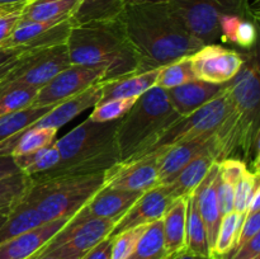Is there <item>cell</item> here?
<instances>
[{
	"label": "cell",
	"mask_w": 260,
	"mask_h": 259,
	"mask_svg": "<svg viewBox=\"0 0 260 259\" xmlns=\"http://www.w3.org/2000/svg\"><path fill=\"white\" fill-rule=\"evenodd\" d=\"M24 52L20 48H0V81L14 68L18 57Z\"/></svg>",
	"instance_id": "obj_41"
},
{
	"label": "cell",
	"mask_w": 260,
	"mask_h": 259,
	"mask_svg": "<svg viewBox=\"0 0 260 259\" xmlns=\"http://www.w3.org/2000/svg\"><path fill=\"white\" fill-rule=\"evenodd\" d=\"M112 244L113 239L108 236L90 249L81 259H112Z\"/></svg>",
	"instance_id": "obj_43"
},
{
	"label": "cell",
	"mask_w": 260,
	"mask_h": 259,
	"mask_svg": "<svg viewBox=\"0 0 260 259\" xmlns=\"http://www.w3.org/2000/svg\"><path fill=\"white\" fill-rule=\"evenodd\" d=\"M185 250L196 255L210 258L207 233L198 210L196 192L188 196L187 217H185Z\"/></svg>",
	"instance_id": "obj_25"
},
{
	"label": "cell",
	"mask_w": 260,
	"mask_h": 259,
	"mask_svg": "<svg viewBox=\"0 0 260 259\" xmlns=\"http://www.w3.org/2000/svg\"><path fill=\"white\" fill-rule=\"evenodd\" d=\"M104 185L129 192H146L159 185V155L149 154L129 161L117 163L104 172Z\"/></svg>",
	"instance_id": "obj_14"
},
{
	"label": "cell",
	"mask_w": 260,
	"mask_h": 259,
	"mask_svg": "<svg viewBox=\"0 0 260 259\" xmlns=\"http://www.w3.org/2000/svg\"><path fill=\"white\" fill-rule=\"evenodd\" d=\"M17 173H20L18 167L15 165L14 159L10 155H3L0 156V179L5 177H10Z\"/></svg>",
	"instance_id": "obj_44"
},
{
	"label": "cell",
	"mask_w": 260,
	"mask_h": 259,
	"mask_svg": "<svg viewBox=\"0 0 260 259\" xmlns=\"http://www.w3.org/2000/svg\"><path fill=\"white\" fill-rule=\"evenodd\" d=\"M141 195L103 185L65 226L73 228L91 218H121Z\"/></svg>",
	"instance_id": "obj_16"
},
{
	"label": "cell",
	"mask_w": 260,
	"mask_h": 259,
	"mask_svg": "<svg viewBox=\"0 0 260 259\" xmlns=\"http://www.w3.org/2000/svg\"><path fill=\"white\" fill-rule=\"evenodd\" d=\"M248 170L245 163L239 159H223L218 161V174L222 180L235 185L238 180Z\"/></svg>",
	"instance_id": "obj_39"
},
{
	"label": "cell",
	"mask_w": 260,
	"mask_h": 259,
	"mask_svg": "<svg viewBox=\"0 0 260 259\" xmlns=\"http://www.w3.org/2000/svg\"><path fill=\"white\" fill-rule=\"evenodd\" d=\"M259 185V173L246 170L235 184V190H234V211L235 212H238L239 215H246L251 197Z\"/></svg>",
	"instance_id": "obj_35"
},
{
	"label": "cell",
	"mask_w": 260,
	"mask_h": 259,
	"mask_svg": "<svg viewBox=\"0 0 260 259\" xmlns=\"http://www.w3.org/2000/svg\"><path fill=\"white\" fill-rule=\"evenodd\" d=\"M15 165L18 169L25 175H33L41 174L47 170L52 169L53 167L60 163V151H58L57 146H56L55 141L52 144L47 145L46 147H42L40 150H36L33 152H28L24 155H15L13 156Z\"/></svg>",
	"instance_id": "obj_29"
},
{
	"label": "cell",
	"mask_w": 260,
	"mask_h": 259,
	"mask_svg": "<svg viewBox=\"0 0 260 259\" xmlns=\"http://www.w3.org/2000/svg\"><path fill=\"white\" fill-rule=\"evenodd\" d=\"M32 259H60V258L56 255H53V254H42V255H37Z\"/></svg>",
	"instance_id": "obj_48"
},
{
	"label": "cell",
	"mask_w": 260,
	"mask_h": 259,
	"mask_svg": "<svg viewBox=\"0 0 260 259\" xmlns=\"http://www.w3.org/2000/svg\"><path fill=\"white\" fill-rule=\"evenodd\" d=\"M228 112L215 136L218 161L239 159L259 173L260 81L256 56L245 55L243 68L226 83Z\"/></svg>",
	"instance_id": "obj_2"
},
{
	"label": "cell",
	"mask_w": 260,
	"mask_h": 259,
	"mask_svg": "<svg viewBox=\"0 0 260 259\" xmlns=\"http://www.w3.org/2000/svg\"><path fill=\"white\" fill-rule=\"evenodd\" d=\"M55 106H30L19 112L0 116V142L9 139V137L18 134V132L23 131L25 127H28L33 122L37 121L38 118H41L43 114L51 111Z\"/></svg>",
	"instance_id": "obj_31"
},
{
	"label": "cell",
	"mask_w": 260,
	"mask_h": 259,
	"mask_svg": "<svg viewBox=\"0 0 260 259\" xmlns=\"http://www.w3.org/2000/svg\"><path fill=\"white\" fill-rule=\"evenodd\" d=\"M172 256L168 255L165 250L162 220H157L146 225L134 251L127 259H170Z\"/></svg>",
	"instance_id": "obj_27"
},
{
	"label": "cell",
	"mask_w": 260,
	"mask_h": 259,
	"mask_svg": "<svg viewBox=\"0 0 260 259\" xmlns=\"http://www.w3.org/2000/svg\"><path fill=\"white\" fill-rule=\"evenodd\" d=\"M218 177V161H216L210 168L206 174L205 179L201 182L194 189L197 196V205L200 210L201 217L205 223L206 233H207V241L210 246V258L213 248H215L216 238H217L218 228L221 222L220 210H218L217 195H216V185H217Z\"/></svg>",
	"instance_id": "obj_20"
},
{
	"label": "cell",
	"mask_w": 260,
	"mask_h": 259,
	"mask_svg": "<svg viewBox=\"0 0 260 259\" xmlns=\"http://www.w3.org/2000/svg\"><path fill=\"white\" fill-rule=\"evenodd\" d=\"M118 220L91 218L73 228L63 226L37 255L53 254L60 259H81L96 244L111 235Z\"/></svg>",
	"instance_id": "obj_10"
},
{
	"label": "cell",
	"mask_w": 260,
	"mask_h": 259,
	"mask_svg": "<svg viewBox=\"0 0 260 259\" xmlns=\"http://www.w3.org/2000/svg\"><path fill=\"white\" fill-rule=\"evenodd\" d=\"M256 27L251 20L241 19L236 27L231 43H235L239 47L250 50L255 45Z\"/></svg>",
	"instance_id": "obj_38"
},
{
	"label": "cell",
	"mask_w": 260,
	"mask_h": 259,
	"mask_svg": "<svg viewBox=\"0 0 260 259\" xmlns=\"http://www.w3.org/2000/svg\"><path fill=\"white\" fill-rule=\"evenodd\" d=\"M173 201L167 184H159L146 190L117 221L109 236H116L129 229L146 226L154 221L161 220Z\"/></svg>",
	"instance_id": "obj_15"
},
{
	"label": "cell",
	"mask_w": 260,
	"mask_h": 259,
	"mask_svg": "<svg viewBox=\"0 0 260 259\" xmlns=\"http://www.w3.org/2000/svg\"><path fill=\"white\" fill-rule=\"evenodd\" d=\"M188 196L177 198L170 203L162 220L165 250L168 255H177L185 250V217Z\"/></svg>",
	"instance_id": "obj_23"
},
{
	"label": "cell",
	"mask_w": 260,
	"mask_h": 259,
	"mask_svg": "<svg viewBox=\"0 0 260 259\" xmlns=\"http://www.w3.org/2000/svg\"><path fill=\"white\" fill-rule=\"evenodd\" d=\"M170 259H211V258H206V256L196 255V254L190 253V251L183 250V251H180V253H178L177 255L172 256Z\"/></svg>",
	"instance_id": "obj_46"
},
{
	"label": "cell",
	"mask_w": 260,
	"mask_h": 259,
	"mask_svg": "<svg viewBox=\"0 0 260 259\" xmlns=\"http://www.w3.org/2000/svg\"><path fill=\"white\" fill-rule=\"evenodd\" d=\"M216 161H218V155L217 150H216L215 136H213L212 146L201 155H198L196 159H193L177 175V178L172 183L167 184L173 200H177V198L183 197V196H189L190 193L194 192L196 188L205 179L210 168Z\"/></svg>",
	"instance_id": "obj_21"
},
{
	"label": "cell",
	"mask_w": 260,
	"mask_h": 259,
	"mask_svg": "<svg viewBox=\"0 0 260 259\" xmlns=\"http://www.w3.org/2000/svg\"><path fill=\"white\" fill-rule=\"evenodd\" d=\"M189 58L196 79L211 84H225L243 68L245 55L225 48L220 43H212L202 46Z\"/></svg>",
	"instance_id": "obj_12"
},
{
	"label": "cell",
	"mask_w": 260,
	"mask_h": 259,
	"mask_svg": "<svg viewBox=\"0 0 260 259\" xmlns=\"http://www.w3.org/2000/svg\"><path fill=\"white\" fill-rule=\"evenodd\" d=\"M179 118L182 117L174 111L162 89L154 86L140 95L118 122L116 140L119 163L144 156Z\"/></svg>",
	"instance_id": "obj_5"
},
{
	"label": "cell",
	"mask_w": 260,
	"mask_h": 259,
	"mask_svg": "<svg viewBox=\"0 0 260 259\" xmlns=\"http://www.w3.org/2000/svg\"><path fill=\"white\" fill-rule=\"evenodd\" d=\"M106 74L103 65H70L38 90L32 106H55L103 80Z\"/></svg>",
	"instance_id": "obj_11"
},
{
	"label": "cell",
	"mask_w": 260,
	"mask_h": 259,
	"mask_svg": "<svg viewBox=\"0 0 260 259\" xmlns=\"http://www.w3.org/2000/svg\"><path fill=\"white\" fill-rule=\"evenodd\" d=\"M40 89L14 85L0 90V116L19 112L32 106Z\"/></svg>",
	"instance_id": "obj_33"
},
{
	"label": "cell",
	"mask_w": 260,
	"mask_h": 259,
	"mask_svg": "<svg viewBox=\"0 0 260 259\" xmlns=\"http://www.w3.org/2000/svg\"><path fill=\"white\" fill-rule=\"evenodd\" d=\"M25 3L15 5H3L4 10L0 14V45L10 37L22 17V10Z\"/></svg>",
	"instance_id": "obj_37"
},
{
	"label": "cell",
	"mask_w": 260,
	"mask_h": 259,
	"mask_svg": "<svg viewBox=\"0 0 260 259\" xmlns=\"http://www.w3.org/2000/svg\"><path fill=\"white\" fill-rule=\"evenodd\" d=\"M83 0H28L20 19L35 22L65 20L74 15Z\"/></svg>",
	"instance_id": "obj_24"
},
{
	"label": "cell",
	"mask_w": 260,
	"mask_h": 259,
	"mask_svg": "<svg viewBox=\"0 0 260 259\" xmlns=\"http://www.w3.org/2000/svg\"><path fill=\"white\" fill-rule=\"evenodd\" d=\"M28 0H0V5H15L27 3Z\"/></svg>",
	"instance_id": "obj_47"
},
{
	"label": "cell",
	"mask_w": 260,
	"mask_h": 259,
	"mask_svg": "<svg viewBox=\"0 0 260 259\" xmlns=\"http://www.w3.org/2000/svg\"><path fill=\"white\" fill-rule=\"evenodd\" d=\"M228 106V90H226L225 84V90L220 95L190 113L189 116L178 119L165 131V134L157 140L156 144L144 156L152 154V152L161 151V150L174 146L177 144H182V142L208 139V137L213 136L225 119Z\"/></svg>",
	"instance_id": "obj_8"
},
{
	"label": "cell",
	"mask_w": 260,
	"mask_h": 259,
	"mask_svg": "<svg viewBox=\"0 0 260 259\" xmlns=\"http://www.w3.org/2000/svg\"><path fill=\"white\" fill-rule=\"evenodd\" d=\"M32 180L23 201L38 211L43 222H50L74 217L103 187L104 173Z\"/></svg>",
	"instance_id": "obj_6"
},
{
	"label": "cell",
	"mask_w": 260,
	"mask_h": 259,
	"mask_svg": "<svg viewBox=\"0 0 260 259\" xmlns=\"http://www.w3.org/2000/svg\"><path fill=\"white\" fill-rule=\"evenodd\" d=\"M250 259H260V255H258V256H254V258H250Z\"/></svg>",
	"instance_id": "obj_51"
},
{
	"label": "cell",
	"mask_w": 260,
	"mask_h": 259,
	"mask_svg": "<svg viewBox=\"0 0 260 259\" xmlns=\"http://www.w3.org/2000/svg\"><path fill=\"white\" fill-rule=\"evenodd\" d=\"M32 178L24 173H17L0 179V215H8L22 202L32 187Z\"/></svg>",
	"instance_id": "obj_30"
},
{
	"label": "cell",
	"mask_w": 260,
	"mask_h": 259,
	"mask_svg": "<svg viewBox=\"0 0 260 259\" xmlns=\"http://www.w3.org/2000/svg\"><path fill=\"white\" fill-rule=\"evenodd\" d=\"M170 0H124V5H141V4H164Z\"/></svg>",
	"instance_id": "obj_45"
},
{
	"label": "cell",
	"mask_w": 260,
	"mask_h": 259,
	"mask_svg": "<svg viewBox=\"0 0 260 259\" xmlns=\"http://www.w3.org/2000/svg\"><path fill=\"white\" fill-rule=\"evenodd\" d=\"M192 80H196V76L193 74L190 58L188 56V57H183L174 62L168 63L162 68H159L155 86L162 89V90H169V89L177 88V86L187 84Z\"/></svg>",
	"instance_id": "obj_32"
},
{
	"label": "cell",
	"mask_w": 260,
	"mask_h": 259,
	"mask_svg": "<svg viewBox=\"0 0 260 259\" xmlns=\"http://www.w3.org/2000/svg\"><path fill=\"white\" fill-rule=\"evenodd\" d=\"M146 226H137V228L129 229L123 233L117 234L112 236L113 244H112V259H127L134 251L137 241L141 238Z\"/></svg>",
	"instance_id": "obj_36"
},
{
	"label": "cell",
	"mask_w": 260,
	"mask_h": 259,
	"mask_svg": "<svg viewBox=\"0 0 260 259\" xmlns=\"http://www.w3.org/2000/svg\"><path fill=\"white\" fill-rule=\"evenodd\" d=\"M173 256H174V255H173Z\"/></svg>",
	"instance_id": "obj_52"
},
{
	"label": "cell",
	"mask_w": 260,
	"mask_h": 259,
	"mask_svg": "<svg viewBox=\"0 0 260 259\" xmlns=\"http://www.w3.org/2000/svg\"><path fill=\"white\" fill-rule=\"evenodd\" d=\"M234 190H235V185L226 182V180H222L220 178V174H218L216 195H217L218 210H220L221 218H222V216L234 211Z\"/></svg>",
	"instance_id": "obj_40"
},
{
	"label": "cell",
	"mask_w": 260,
	"mask_h": 259,
	"mask_svg": "<svg viewBox=\"0 0 260 259\" xmlns=\"http://www.w3.org/2000/svg\"><path fill=\"white\" fill-rule=\"evenodd\" d=\"M3 10H4V7H3V5H0V14L3 13Z\"/></svg>",
	"instance_id": "obj_50"
},
{
	"label": "cell",
	"mask_w": 260,
	"mask_h": 259,
	"mask_svg": "<svg viewBox=\"0 0 260 259\" xmlns=\"http://www.w3.org/2000/svg\"><path fill=\"white\" fill-rule=\"evenodd\" d=\"M170 8L203 45L221 41L220 18L238 15L250 20L249 0H170Z\"/></svg>",
	"instance_id": "obj_7"
},
{
	"label": "cell",
	"mask_w": 260,
	"mask_h": 259,
	"mask_svg": "<svg viewBox=\"0 0 260 259\" xmlns=\"http://www.w3.org/2000/svg\"><path fill=\"white\" fill-rule=\"evenodd\" d=\"M5 218H7V215H0V226H2L3 223H4Z\"/></svg>",
	"instance_id": "obj_49"
},
{
	"label": "cell",
	"mask_w": 260,
	"mask_h": 259,
	"mask_svg": "<svg viewBox=\"0 0 260 259\" xmlns=\"http://www.w3.org/2000/svg\"><path fill=\"white\" fill-rule=\"evenodd\" d=\"M157 74L159 69H154V70L122 76L113 80H103V94L99 102L108 101V99L139 98L140 95L154 88L156 84Z\"/></svg>",
	"instance_id": "obj_22"
},
{
	"label": "cell",
	"mask_w": 260,
	"mask_h": 259,
	"mask_svg": "<svg viewBox=\"0 0 260 259\" xmlns=\"http://www.w3.org/2000/svg\"><path fill=\"white\" fill-rule=\"evenodd\" d=\"M74 23L71 18L52 22L20 19L15 29L0 48H20L23 51L41 50L65 45Z\"/></svg>",
	"instance_id": "obj_13"
},
{
	"label": "cell",
	"mask_w": 260,
	"mask_h": 259,
	"mask_svg": "<svg viewBox=\"0 0 260 259\" xmlns=\"http://www.w3.org/2000/svg\"><path fill=\"white\" fill-rule=\"evenodd\" d=\"M70 65L66 43L41 50L24 51L18 57L14 68L0 81V90L14 85L41 89Z\"/></svg>",
	"instance_id": "obj_9"
},
{
	"label": "cell",
	"mask_w": 260,
	"mask_h": 259,
	"mask_svg": "<svg viewBox=\"0 0 260 259\" xmlns=\"http://www.w3.org/2000/svg\"><path fill=\"white\" fill-rule=\"evenodd\" d=\"M124 7V0H83L71 19L75 25L94 20L116 19Z\"/></svg>",
	"instance_id": "obj_28"
},
{
	"label": "cell",
	"mask_w": 260,
	"mask_h": 259,
	"mask_svg": "<svg viewBox=\"0 0 260 259\" xmlns=\"http://www.w3.org/2000/svg\"><path fill=\"white\" fill-rule=\"evenodd\" d=\"M42 223L45 222L38 211L32 205L22 201L8 213L4 223L0 226V243L38 228Z\"/></svg>",
	"instance_id": "obj_26"
},
{
	"label": "cell",
	"mask_w": 260,
	"mask_h": 259,
	"mask_svg": "<svg viewBox=\"0 0 260 259\" xmlns=\"http://www.w3.org/2000/svg\"><path fill=\"white\" fill-rule=\"evenodd\" d=\"M225 84H211L196 79L165 91L174 111L180 117H185L220 95L225 90Z\"/></svg>",
	"instance_id": "obj_19"
},
{
	"label": "cell",
	"mask_w": 260,
	"mask_h": 259,
	"mask_svg": "<svg viewBox=\"0 0 260 259\" xmlns=\"http://www.w3.org/2000/svg\"><path fill=\"white\" fill-rule=\"evenodd\" d=\"M260 255V233L236 249L229 259H250Z\"/></svg>",
	"instance_id": "obj_42"
},
{
	"label": "cell",
	"mask_w": 260,
	"mask_h": 259,
	"mask_svg": "<svg viewBox=\"0 0 260 259\" xmlns=\"http://www.w3.org/2000/svg\"><path fill=\"white\" fill-rule=\"evenodd\" d=\"M136 99L123 98L98 102L93 107V112H91L88 118L95 122H111L121 119L129 111V108L134 106Z\"/></svg>",
	"instance_id": "obj_34"
},
{
	"label": "cell",
	"mask_w": 260,
	"mask_h": 259,
	"mask_svg": "<svg viewBox=\"0 0 260 259\" xmlns=\"http://www.w3.org/2000/svg\"><path fill=\"white\" fill-rule=\"evenodd\" d=\"M213 145V136L208 139L193 140L170 146L161 151L152 152L159 155V184H169L193 159L210 149Z\"/></svg>",
	"instance_id": "obj_18"
},
{
	"label": "cell",
	"mask_w": 260,
	"mask_h": 259,
	"mask_svg": "<svg viewBox=\"0 0 260 259\" xmlns=\"http://www.w3.org/2000/svg\"><path fill=\"white\" fill-rule=\"evenodd\" d=\"M68 218L50 221L0 243V259H32L66 225Z\"/></svg>",
	"instance_id": "obj_17"
},
{
	"label": "cell",
	"mask_w": 260,
	"mask_h": 259,
	"mask_svg": "<svg viewBox=\"0 0 260 259\" xmlns=\"http://www.w3.org/2000/svg\"><path fill=\"white\" fill-rule=\"evenodd\" d=\"M118 122L85 119L61 139L55 140L60 163L52 169L33 175V179L104 173L121 161L116 132Z\"/></svg>",
	"instance_id": "obj_4"
},
{
	"label": "cell",
	"mask_w": 260,
	"mask_h": 259,
	"mask_svg": "<svg viewBox=\"0 0 260 259\" xmlns=\"http://www.w3.org/2000/svg\"><path fill=\"white\" fill-rule=\"evenodd\" d=\"M71 65H103V80L140 73V57L119 18L74 25L66 41Z\"/></svg>",
	"instance_id": "obj_3"
},
{
	"label": "cell",
	"mask_w": 260,
	"mask_h": 259,
	"mask_svg": "<svg viewBox=\"0 0 260 259\" xmlns=\"http://www.w3.org/2000/svg\"><path fill=\"white\" fill-rule=\"evenodd\" d=\"M118 18L140 57V73L192 56L205 46L185 28L169 3L127 5Z\"/></svg>",
	"instance_id": "obj_1"
}]
</instances>
